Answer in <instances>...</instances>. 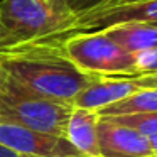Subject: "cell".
I'll list each match as a JSON object with an SVG mask.
<instances>
[{"mask_svg": "<svg viewBox=\"0 0 157 157\" xmlns=\"http://www.w3.org/2000/svg\"><path fill=\"white\" fill-rule=\"evenodd\" d=\"M0 68L34 95L71 103L95 76L78 69L59 41L29 42L0 54Z\"/></svg>", "mask_w": 157, "mask_h": 157, "instance_id": "6da1fadb", "label": "cell"}, {"mask_svg": "<svg viewBox=\"0 0 157 157\" xmlns=\"http://www.w3.org/2000/svg\"><path fill=\"white\" fill-rule=\"evenodd\" d=\"M73 108L71 103L34 95L0 68V120L64 137Z\"/></svg>", "mask_w": 157, "mask_h": 157, "instance_id": "7a4b0ae2", "label": "cell"}, {"mask_svg": "<svg viewBox=\"0 0 157 157\" xmlns=\"http://www.w3.org/2000/svg\"><path fill=\"white\" fill-rule=\"evenodd\" d=\"M75 15L54 0H0V22L15 46L61 41L68 36Z\"/></svg>", "mask_w": 157, "mask_h": 157, "instance_id": "3957f363", "label": "cell"}, {"mask_svg": "<svg viewBox=\"0 0 157 157\" xmlns=\"http://www.w3.org/2000/svg\"><path fill=\"white\" fill-rule=\"evenodd\" d=\"M59 42L69 61L86 75L132 78L135 54L120 48L103 31L79 32Z\"/></svg>", "mask_w": 157, "mask_h": 157, "instance_id": "277c9868", "label": "cell"}, {"mask_svg": "<svg viewBox=\"0 0 157 157\" xmlns=\"http://www.w3.org/2000/svg\"><path fill=\"white\" fill-rule=\"evenodd\" d=\"M133 22L157 24V0L112 2L85 12H78L73 19L71 29L66 37L79 32H100L113 25L133 24Z\"/></svg>", "mask_w": 157, "mask_h": 157, "instance_id": "5b68a950", "label": "cell"}, {"mask_svg": "<svg viewBox=\"0 0 157 157\" xmlns=\"http://www.w3.org/2000/svg\"><path fill=\"white\" fill-rule=\"evenodd\" d=\"M0 144L19 155L31 157H81L83 154L66 137L42 133L27 127L0 120Z\"/></svg>", "mask_w": 157, "mask_h": 157, "instance_id": "8992f818", "label": "cell"}, {"mask_svg": "<svg viewBox=\"0 0 157 157\" xmlns=\"http://www.w3.org/2000/svg\"><path fill=\"white\" fill-rule=\"evenodd\" d=\"M98 149L100 157H155L149 137L110 117L98 120Z\"/></svg>", "mask_w": 157, "mask_h": 157, "instance_id": "52a82bcc", "label": "cell"}, {"mask_svg": "<svg viewBox=\"0 0 157 157\" xmlns=\"http://www.w3.org/2000/svg\"><path fill=\"white\" fill-rule=\"evenodd\" d=\"M139 86L132 78H115V76H95L71 101L76 108H86L100 112L120 100L137 91Z\"/></svg>", "mask_w": 157, "mask_h": 157, "instance_id": "ba28073f", "label": "cell"}, {"mask_svg": "<svg viewBox=\"0 0 157 157\" xmlns=\"http://www.w3.org/2000/svg\"><path fill=\"white\" fill-rule=\"evenodd\" d=\"M98 120L100 115L93 110L73 108L66 125V139L85 157H100L98 149Z\"/></svg>", "mask_w": 157, "mask_h": 157, "instance_id": "9c48e42d", "label": "cell"}, {"mask_svg": "<svg viewBox=\"0 0 157 157\" xmlns=\"http://www.w3.org/2000/svg\"><path fill=\"white\" fill-rule=\"evenodd\" d=\"M103 32L120 48L132 54L157 48V24L133 22V24L113 25Z\"/></svg>", "mask_w": 157, "mask_h": 157, "instance_id": "30bf717a", "label": "cell"}, {"mask_svg": "<svg viewBox=\"0 0 157 157\" xmlns=\"http://www.w3.org/2000/svg\"><path fill=\"white\" fill-rule=\"evenodd\" d=\"M100 117H118V115H145L157 113V90L154 88H139L127 98L105 106L100 112Z\"/></svg>", "mask_w": 157, "mask_h": 157, "instance_id": "8fae6325", "label": "cell"}, {"mask_svg": "<svg viewBox=\"0 0 157 157\" xmlns=\"http://www.w3.org/2000/svg\"><path fill=\"white\" fill-rule=\"evenodd\" d=\"M115 122L122 123L125 127L140 132L145 137H152L157 133V113H145V115H118L110 117Z\"/></svg>", "mask_w": 157, "mask_h": 157, "instance_id": "7c38bea8", "label": "cell"}, {"mask_svg": "<svg viewBox=\"0 0 157 157\" xmlns=\"http://www.w3.org/2000/svg\"><path fill=\"white\" fill-rule=\"evenodd\" d=\"M150 75H157V48L147 49V51L135 54V64H133L132 78L150 76Z\"/></svg>", "mask_w": 157, "mask_h": 157, "instance_id": "4fadbf2b", "label": "cell"}, {"mask_svg": "<svg viewBox=\"0 0 157 157\" xmlns=\"http://www.w3.org/2000/svg\"><path fill=\"white\" fill-rule=\"evenodd\" d=\"M54 2L59 4L61 7H64V9H68V10L78 14V12H85V10H90V9L105 5L106 2H110V0H54Z\"/></svg>", "mask_w": 157, "mask_h": 157, "instance_id": "5bb4252c", "label": "cell"}, {"mask_svg": "<svg viewBox=\"0 0 157 157\" xmlns=\"http://www.w3.org/2000/svg\"><path fill=\"white\" fill-rule=\"evenodd\" d=\"M10 48H15V42L12 39V36L9 34V31L4 27V24L0 22V54Z\"/></svg>", "mask_w": 157, "mask_h": 157, "instance_id": "9a60e30c", "label": "cell"}, {"mask_svg": "<svg viewBox=\"0 0 157 157\" xmlns=\"http://www.w3.org/2000/svg\"><path fill=\"white\" fill-rule=\"evenodd\" d=\"M137 83L139 88H154L157 90V75H150V76H140V78H132Z\"/></svg>", "mask_w": 157, "mask_h": 157, "instance_id": "2e32d148", "label": "cell"}, {"mask_svg": "<svg viewBox=\"0 0 157 157\" xmlns=\"http://www.w3.org/2000/svg\"><path fill=\"white\" fill-rule=\"evenodd\" d=\"M0 157H22V155H19V154L14 152L12 149H9V147L0 144Z\"/></svg>", "mask_w": 157, "mask_h": 157, "instance_id": "e0dca14e", "label": "cell"}, {"mask_svg": "<svg viewBox=\"0 0 157 157\" xmlns=\"http://www.w3.org/2000/svg\"><path fill=\"white\" fill-rule=\"evenodd\" d=\"M149 140H150V145H152L154 155L157 157V133H155V135H152V137H149Z\"/></svg>", "mask_w": 157, "mask_h": 157, "instance_id": "ac0fdd59", "label": "cell"}, {"mask_svg": "<svg viewBox=\"0 0 157 157\" xmlns=\"http://www.w3.org/2000/svg\"><path fill=\"white\" fill-rule=\"evenodd\" d=\"M112 2H127V0H110V2H106V4H112Z\"/></svg>", "mask_w": 157, "mask_h": 157, "instance_id": "d6986e66", "label": "cell"}, {"mask_svg": "<svg viewBox=\"0 0 157 157\" xmlns=\"http://www.w3.org/2000/svg\"><path fill=\"white\" fill-rule=\"evenodd\" d=\"M22 157H31V155H22ZM81 157H85V155H81Z\"/></svg>", "mask_w": 157, "mask_h": 157, "instance_id": "ffe728a7", "label": "cell"}]
</instances>
